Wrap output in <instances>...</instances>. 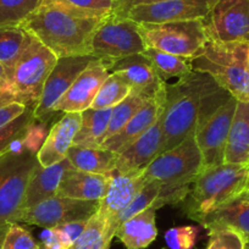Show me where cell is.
Returning a JSON list of instances; mask_svg holds the SVG:
<instances>
[{
    "mask_svg": "<svg viewBox=\"0 0 249 249\" xmlns=\"http://www.w3.org/2000/svg\"><path fill=\"white\" fill-rule=\"evenodd\" d=\"M230 97L208 73L197 71L178 78L174 85H166L160 154L195 135L198 124Z\"/></svg>",
    "mask_w": 249,
    "mask_h": 249,
    "instance_id": "6da1fadb",
    "label": "cell"
},
{
    "mask_svg": "<svg viewBox=\"0 0 249 249\" xmlns=\"http://www.w3.org/2000/svg\"><path fill=\"white\" fill-rule=\"evenodd\" d=\"M109 15L77 8L65 0H43L21 25L56 57L90 55L92 38Z\"/></svg>",
    "mask_w": 249,
    "mask_h": 249,
    "instance_id": "7a4b0ae2",
    "label": "cell"
},
{
    "mask_svg": "<svg viewBox=\"0 0 249 249\" xmlns=\"http://www.w3.org/2000/svg\"><path fill=\"white\" fill-rule=\"evenodd\" d=\"M203 160L196 142L191 135L167 152L158 155L144 170L148 181L155 179L161 183V190L153 204L155 210L166 204H179L190 195L193 182L202 172Z\"/></svg>",
    "mask_w": 249,
    "mask_h": 249,
    "instance_id": "3957f363",
    "label": "cell"
},
{
    "mask_svg": "<svg viewBox=\"0 0 249 249\" xmlns=\"http://www.w3.org/2000/svg\"><path fill=\"white\" fill-rule=\"evenodd\" d=\"M248 178L249 165L221 164L203 170L182 202L184 214L200 222L210 213L241 197Z\"/></svg>",
    "mask_w": 249,
    "mask_h": 249,
    "instance_id": "277c9868",
    "label": "cell"
},
{
    "mask_svg": "<svg viewBox=\"0 0 249 249\" xmlns=\"http://www.w3.org/2000/svg\"><path fill=\"white\" fill-rule=\"evenodd\" d=\"M190 64L193 71L208 73L237 100H249V40L221 42L209 38L203 52Z\"/></svg>",
    "mask_w": 249,
    "mask_h": 249,
    "instance_id": "5b68a950",
    "label": "cell"
},
{
    "mask_svg": "<svg viewBox=\"0 0 249 249\" xmlns=\"http://www.w3.org/2000/svg\"><path fill=\"white\" fill-rule=\"evenodd\" d=\"M56 61L57 57L30 33L13 71L0 82V107L18 103L35 110Z\"/></svg>",
    "mask_w": 249,
    "mask_h": 249,
    "instance_id": "8992f818",
    "label": "cell"
},
{
    "mask_svg": "<svg viewBox=\"0 0 249 249\" xmlns=\"http://www.w3.org/2000/svg\"><path fill=\"white\" fill-rule=\"evenodd\" d=\"M138 32L145 47L188 60L197 57L209 39L204 20L138 23Z\"/></svg>",
    "mask_w": 249,
    "mask_h": 249,
    "instance_id": "52a82bcc",
    "label": "cell"
},
{
    "mask_svg": "<svg viewBox=\"0 0 249 249\" xmlns=\"http://www.w3.org/2000/svg\"><path fill=\"white\" fill-rule=\"evenodd\" d=\"M38 164L37 155L27 149L0 157V226L18 224L28 182Z\"/></svg>",
    "mask_w": 249,
    "mask_h": 249,
    "instance_id": "ba28073f",
    "label": "cell"
},
{
    "mask_svg": "<svg viewBox=\"0 0 249 249\" xmlns=\"http://www.w3.org/2000/svg\"><path fill=\"white\" fill-rule=\"evenodd\" d=\"M145 44L138 32V23L115 14L107 16L92 38L90 55L114 62L124 57L143 54Z\"/></svg>",
    "mask_w": 249,
    "mask_h": 249,
    "instance_id": "9c48e42d",
    "label": "cell"
},
{
    "mask_svg": "<svg viewBox=\"0 0 249 249\" xmlns=\"http://www.w3.org/2000/svg\"><path fill=\"white\" fill-rule=\"evenodd\" d=\"M99 210L98 200H80L54 196L21 212L18 222L50 229L69 222L89 220Z\"/></svg>",
    "mask_w": 249,
    "mask_h": 249,
    "instance_id": "30bf717a",
    "label": "cell"
},
{
    "mask_svg": "<svg viewBox=\"0 0 249 249\" xmlns=\"http://www.w3.org/2000/svg\"><path fill=\"white\" fill-rule=\"evenodd\" d=\"M236 104L237 99L231 95L221 107L198 124L195 138L202 154V171L224 164L227 137Z\"/></svg>",
    "mask_w": 249,
    "mask_h": 249,
    "instance_id": "8fae6325",
    "label": "cell"
},
{
    "mask_svg": "<svg viewBox=\"0 0 249 249\" xmlns=\"http://www.w3.org/2000/svg\"><path fill=\"white\" fill-rule=\"evenodd\" d=\"M95 59L97 57L92 55L57 57L56 64L50 75L48 76L47 82L43 88L39 103L33 110L35 120L49 124L50 120L56 114L54 111L55 105L70 89L80 73Z\"/></svg>",
    "mask_w": 249,
    "mask_h": 249,
    "instance_id": "7c38bea8",
    "label": "cell"
},
{
    "mask_svg": "<svg viewBox=\"0 0 249 249\" xmlns=\"http://www.w3.org/2000/svg\"><path fill=\"white\" fill-rule=\"evenodd\" d=\"M204 25L212 39L249 40V0H212Z\"/></svg>",
    "mask_w": 249,
    "mask_h": 249,
    "instance_id": "4fadbf2b",
    "label": "cell"
},
{
    "mask_svg": "<svg viewBox=\"0 0 249 249\" xmlns=\"http://www.w3.org/2000/svg\"><path fill=\"white\" fill-rule=\"evenodd\" d=\"M210 4L212 0H159L132 6L121 18H128L137 23L204 20L209 14Z\"/></svg>",
    "mask_w": 249,
    "mask_h": 249,
    "instance_id": "5bb4252c",
    "label": "cell"
},
{
    "mask_svg": "<svg viewBox=\"0 0 249 249\" xmlns=\"http://www.w3.org/2000/svg\"><path fill=\"white\" fill-rule=\"evenodd\" d=\"M114 62L95 59L80 73L70 89L55 105V112H82L92 107L100 87L112 69Z\"/></svg>",
    "mask_w": 249,
    "mask_h": 249,
    "instance_id": "9a60e30c",
    "label": "cell"
},
{
    "mask_svg": "<svg viewBox=\"0 0 249 249\" xmlns=\"http://www.w3.org/2000/svg\"><path fill=\"white\" fill-rule=\"evenodd\" d=\"M110 176L111 181L107 195L99 202L98 214L104 220L105 230L109 236L114 238L116 231V217L130 205V203L149 181L144 177L143 171L132 174H119L112 171Z\"/></svg>",
    "mask_w": 249,
    "mask_h": 249,
    "instance_id": "2e32d148",
    "label": "cell"
},
{
    "mask_svg": "<svg viewBox=\"0 0 249 249\" xmlns=\"http://www.w3.org/2000/svg\"><path fill=\"white\" fill-rule=\"evenodd\" d=\"M162 119L164 111L147 132L117 153L115 171L119 174L142 172L160 154L162 142Z\"/></svg>",
    "mask_w": 249,
    "mask_h": 249,
    "instance_id": "e0dca14e",
    "label": "cell"
},
{
    "mask_svg": "<svg viewBox=\"0 0 249 249\" xmlns=\"http://www.w3.org/2000/svg\"><path fill=\"white\" fill-rule=\"evenodd\" d=\"M165 100H166V86L155 97L149 98L144 103V105L136 112L135 116L124 124V127H122L116 135L105 140L102 147L117 154L136 140H138L143 133L147 132L152 127L160 114L164 111Z\"/></svg>",
    "mask_w": 249,
    "mask_h": 249,
    "instance_id": "ac0fdd59",
    "label": "cell"
},
{
    "mask_svg": "<svg viewBox=\"0 0 249 249\" xmlns=\"http://www.w3.org/2000/svg\"><path fill=\"white\" fill-rule=\"evenodd\" d=\"M80 126L81 112H64L61 119L49 130L47 140L37 154L38 162L43 167H48L66 159Z\"/></svg>",
    "mask_w": 249,
    "mask_h": 249,
    "instance_id": "d6986e66",
    "label": "cell"
},
{
    "mask_svg": "<svg viewBox=\"0 0 249 249\" xmlns=\"http://www.w3.org/2000/svg\"><path fill=\"white\" fill-rule=\"evenodd\" d=\"M112 72L124 78L132 90L140 92L145 97H155L166 86V82L160 78L152 62L144 54H136L115 61Z\"/></svg>",
    "mask_w": 249,
    "mask_h": 249,
    "instance_id": "ffe728a7",
    "label": "cell"
},
{
    "mask_svg": "<svg viewBox=\"0 0 249 249\" xmlns=\"http://www.w3.org/2000/svg\"><path fill=\"white\" fill-rule=\"evenodd\" d=\"M110 181V174H90L71 169L62 177L56 195L72 199L100 202L107 195Z\"/></svg>",
    "mask_w": 249,
    "mask_h": 249,
    "instance_id": "44dd1931",
    "label": "cell"
},
{
    "mask_svg": "<svg viewBox=\"0 0 249 249\" xmlns=\"http://www.w3.org/2000/svg\"><path fill=\"white\" fill-rule=\"evenodd\" d=\"M71 169L73 167L68 159H64L62 161L48 167H43L38 164L28 182L23 209L35 207L56 196L62 177Z\"/></svg>",
    "mask_w": 249,
    "mask_h": 249,
    "instance_id": "7402d4cb",
    "label": "cell"
},
{
    "mask_svg": "<svg viewBox=\"0 0 249 249\" xmlns=\"http://www.w3.org/2000/svg\"><path fill=\"white\" fill-rule=\"evenodd\" d=\"M224 164L249 165V100H237L227 137Z\"/></svg>",
    "mask_w": 249,
    "mask_h": 249,
    "instance_id": "603a6c76",
    "label": "cell"
},
{
    "mask_svg": "<svg viewBox=\"0 0 249 249\" xmlns=\"http://www.w3.org/2000/svg\"><path fill=\"white\" fill-rule=\"evenodd\" d=\"M157 210L148 208L122 222L115 231V237L126 249H145L155 241L158 236Z\"/></svg>",
    "mask_w": 249,
    "mask_h": 249,
    "instance_id": "cb8c5ba5",
    "label": "cell"
},
{
    "mask_svg": "<svg viewBox=\"0 0 249 249\" xmlns=\"http://www.w3.org/2000/svg\"><path fill=\"white\" fill-rule=\"evenodd\" d=\"M205 230L229 227L238 232L244 241H249V199L241 197L214 210L199 222Z\"/></svg>",
    "mask_w": 249,
    "mask_h": 249,
    "instance_id": "d4e9b609",
    "label": "cell"
},
{
    "mask_svg": "<svg viewBox=\"0 0 249 249\" xmlns=\"http://www.w3.org/2000/svg\"><path fill=\"white\" fill-rule=\"evenodd\" d=\"M66 159L73 169L80 171L109 175L116 169L117 154L103 147L89 148L73 144L69 149Z\"/></svg>",
    "mask_w": 249,
    "mask_h": 249,
    "instance_id": "484cf974",
    "label": "cell"
},
{
    "mask_svg": "<svg viewBox=\"0 0 249 249\" xmlns=\"http://www.w3.org/2000/svg\"><path fill=\"white\" fill-rule=\"evenodd\" d=\"M112 107L110 109H86L81 112V126L73 140L75 145L98 148L105 141V133L109 127Z\"/></svg>",
    "mask_w": 249,
    "mask_h": 249,
    "instance_id": "4316f807",
    "label": "cell"
},
{
    "mask_svg": "<svg viewBox=\"0 0 249 249\" xmlns=\"http://www.w3.org/2000/svg\"><path fill=\"white\" fill-rule=\"evenodd\" d=\"M28 37L30 33L21 26L0 28V66L3 70L1 80L10 75L27 44Z\"/></svg>",
    "mask_w": 249,
    "mask_h": 249,
    "instance_id": "83f0119b",
    "label": "cell"
},
{
    "mask_svg": "<svg viewBox=\"0 0 249 249\" xmlns=\"http://www.w3.org/2000/svg\"><path fill=\"white\" fill-rule=\"evenodd\" d=\"M143 54L152 62V65L162 81L175 77L181 78L193 71L188 59H183L150 47L145 48Z\"/></svg>",
    "mask_w": 249,
    "mask_h": 249,
    "instance_id": "f1b7e54d",
    "label": "cell"
},
{
    "mask_svg": "<svg viewBox=\"0 0 249 249\" xmlns=\"http://www.w3.org/2000/svg\"><path fill=\"white\" fill-rule=\"evenodd\" d=\"M131 90L132 88L124 78L120 77L117 73L111 72L100 87L90 107L98 110L115 107L128 97Z\"/></svg>",
    "mask_w": 249,
    "mask_h": 249,
    "instance_id": "f546056e",
    "label": "cell"
},
{
    "mask_svg": "<svg viewBox=\"0 0 249 249\" xmlns=\"http://www.w3.org/2000/svg\"><path fill=\"white\" fill-rule=\"evenodd\" d=\"M148 99H149V98L145 97L142 93L136 92V90H131V93L128 94V97L126 98V99L122 100V102L120 103V104H117L115 107H112L109 127H107V133H105V140L112 137V136L116 135L122 127H124V124H127V122L135 116L136 112L144 105V103L147 102Z\"/></svg>",
    "mask_w": 249,
    "mask_h": 249,
    "instance_id": "4dcf8cb0",
    "label": "cell"
},
{
    "mask_svg": "<svg viewBox=\"0 0 249 249\" xmlns=\"http://www.w3.org/2000/svg\"><path fill=\"white\" fill-rule=\"evenodd\" d=\"M42 3L43 0H0V28L21 26Z\"/></svg>",
    "mask_w": 249,
    "mask_h": 249,
    "instance_id": "1f68e13d",
    "label": "cell"
},
{
    "mask_svg": "<svg viewBox=\"0 0 249 249\" xmlns=\"http://www.w3.org/2000/svg\"><path fill=\"white\" fill-rule=\"evenodd\" d=\"M112 237L105 230L104 220L97 212L88 220L82 236L69 249H109Z\"/></svg>",
    "mask_w": 249,
    "mask_h": 249,
    "instance_id": "d6a6232c",
    "label": "cell"
},
{
    "mask_svg": "<svg viewBox=\"0 0 249 249\" xmlns=\"http://www.w3.org/2000/svg\"><path fill=\"white\" fill-rule=\"evenodd\" d=\"M160 190H161V183L159 181H155V179H150L141 190V192L136 196L135 199L130 203V205L116 217V220H115L116 230L126 220L144 212L148 208H153V204L159 196Z\"/></svg>",
    "mask_w": 249,
    "mask_h": 249,
    "instance_id": "836d02e7",
    "label": "cell"
},
{
    "mask_svg": "<svg viewBox=\"0 0 249 249\" xmlns=\"http://www.w3.org/2000/svg\"><path fill=\"white\" fill-rule=\"evenodd\" d=\"M33 120V110L27 109L21 116L6 124L5 127L0 128V157L8 153L13 143L25 135Z\"/></svg>",
    "mask_w": 249,
    "mask_h": 249,
    "instance_id": "e575fe53",
    "label": "cell"
},
{
    "mask_svg": "<svg viewBox=\"0 0 249 249\" xmlns=\"http://www.w3.org/2000/svg\"><path fill=\"white\" fill-rule=\"evenodd\" d=\"M209 242L207 249H243L244 238L229 227H216L208 231Z\"/></svg>",
    "mask_w": 249,
    "mask_h": 249,
    "instance_id": "d590c367",
    "label": "cell"
},
{
    "mask_svg": "<svg viewBox=\"0 0 249 249\" xmlns=\"http://www.w3.org/2000/svg\"><path fill=\"white\" fill-rule=\"evenodd\" d=\"M199 232L198 226L172 227L165 232V242L170 249H193Z\"/></svg>",
    "mask_w": 249,
    "mask_h": 249,
    "instance_id": "8d00e7d4",
    "label": "cell"
},
{
    "mask_svg": "<svg viewBox=\"0 0 249 249\" xmlns=\"http://www.w3.org/2000/svg\"><path fill=\"white\" fill-rule=\"evenodd\" d=\"M39 246L30 231L18 224H10L3 239L1 249H36Z\"/></svg>",
    "mask_w": 249,
    "mask_h": 249,
    "instance_id": "74e56055",
    "label": "cell"
},
{
    "mask_svg": "<svg viewBox=\"0 0 249 249\" xmlns=\"http://www.w3.org/2000/svg\"><path fill=\"white\" fill-rule=\"evenodd\" d=\"M48 133H49L48 124L39 122L37 121V120H33L32 124L28 126L25 135H23V145H25V148L28 152L37 155L38 152L40 150V148L44 144L45 140H47Z\"/></svg>",
    "mask_w": 249,
    "mask_h": 249,
    "instance_id": "f35d334b",
    "label": "cell"
},
{
    "mask_svg": "<svg viewBox=\"0 0 249 249\" xmlns=\"http://www.w3.org/2000/svg\"><path fill=\"white\" fill-rule=\"evenodd\" d=\"M87 224L88 220H81V221H73L65 225H60V226H56V229L59 230L60 234H61L66 246L70 248L82 236L83 231L87 227Z\"/></svg>",
    "mask_w": 249,
    "mask_h": 249,
    "instance_id": "ab89813d",
    "label": "cell"
},
{
    "mask_svg": "<svg viewBox=\"0 0 249 249\" xmlns=\"http://www.w3.org/2000/svg\"><path fill=\"white\" fill-rule=\"evenodd\" d=\"M65 1L77 8L102 14V15H111L115 6V1L112 0H65Z\"/></svg>",
    "mask_w": 249,
    "mask_h": 249,
    "instance_id": "60d3db41",
    "label": "cell"
},
{
    "mask_svg": "<svg viewBox=\"0 0 249 249\" xmlns=\"http://www.w3.org/2000/svg\"><path fill=\"white\" fill-rule=\"evenodd\" d=\"M28 107L18 103H10V104L0 107V128L5 127L6 124L13 122L18 116L23 114Z\"/></svg>",
    "mask_w": 249,
    "mask_h": 249,
    "instance_id": "b9f144b4",
    "label": "cell"
},
{
    "mask_svg": "<svg viewBox=\"0 0 249 249\" xmlns=\"http://www.w3.org/2000/svg\"><path fill=\"white\" fill-rule=\"evenodd\" d=\"M40 239L47 249H69L56 227L45 229L40 234Z\"/></svg>",
    "mask_w": 249,
    "mask_h": 249,
    "instance_id": "7bdbcfd3",
    "label": "cell"
},
{
    "mask_svg": "<svg viewBox=\"0 0 249 249\" xmlns=\"http://www.w3.org/2000/svg\"><path fill=\"white\" fill-rule=\"evenodd\" d=\"M153 1H159V0H119V1H115L114 11L112 14H115L116 16H124L126 14V11L128 9H131L132 6L140 5V4H148L153 3Z\"/></svg>",
    "mask_w": 249,
    "mask_h": 249,
    "instance_id": "ee69618b",
    "label": "cell"
},
{
    "mask_svg": "<svg viewBox=\"0 0 249 249\" xmlns=\"http://www.w3.org/2000/svg\"><path fill=\"white\" fill-rule=\"evenodd\" d=\"M9 226H10V224L0 226V248H1V244H3V239H4V237H5V233H6V231H8Z\"/></svg>",
    "mask_w": 249,
    "mask_h": 249,
    "instance_id": "f6af8a7d",
    "label": "cell"
},
{
    "mask_svg": "<svg viewBox=\"0 0 249 249\" xmlns=\"http://www.w3.org/2000/svg\"><path fill=\"white\" fill-rule=\"evenodd\" d=\"M243 197H246V198H248L249 199V178H248V183H247V187H246V191H244L243 192Z\"/></svg>",
    "mask_w": 249,
    "mask_h": 249,
    "instance_id": "bcb514c9",
    "label": "cell"
},
{
    "mask_svg": "<svg viewBox=\"0 0 249 249\" xmlns=\"http://www.w3.org/2000/svg\"><path fill=\"white\" fill-rule=\"evenodd\" d=\"M243 249H249V241H244V248Z\"/></svg>",
    "mask_w": 249,
    "mask_h": 249,
    "instance_id": "7dc6e473",
    "label": "cell"
},
{
    "mask_svg": "<svg viewBox=\"0 0 249 249\" xmlns=\"http://www.w3.org/2000/svg\"><path fill=\"white\" fill-rule=\"evenodd\" d=\"M36 249H47V248H45V247H44V246H43V244H42V243H39V246H38V247H37V248H36Z\"/></svg>",
    "mask_w": 249,
    "mask_h": 249,
    "instance_id": "c3c4849f",
    "label": "cell"
},
{
    "mask_svg": "<svg viewBox=\"0 0 249 249\" xmlns=\"http://www.w3.org/2000/svg\"><path fill=\"white\" fill-rule=\"evenodd\" d=\"M1 75H3V70H1V66H0V82H1Z\"/></svg>",
    "mask_w": 249,
    "mask_h": 249,
    "instance_id": "681fc988",
    "label": "cell"
},
{
    "mask_svg": "<svg viewBox=\"0 0 249 249\" xmlns=\"http://www.w3.org/2000/svg\"><path fill=\"white\" fill-rule=\"evenodd\" d=\"M112 1H119V0H112Z\"/></svg>",
    "mask_w": 249,
    "mask_h": 249,
    "instance_id": "f907efd6",
    "label": "cell"
},
{
    "mask_svg": "<svg viewBox=\"0 0 249 249\" xmlns=\"http://www.w3.org/2000/svg\"><path fill=\"white\" fill-rule=\"evenodd\" d=\"M0 249H1V248H0Z\"/></svg>",
    "mask_w": 249,
    "mask_h": 249,
    "instance_id": "816d5d0a",
    "label": "cell"
}]
</instances>
